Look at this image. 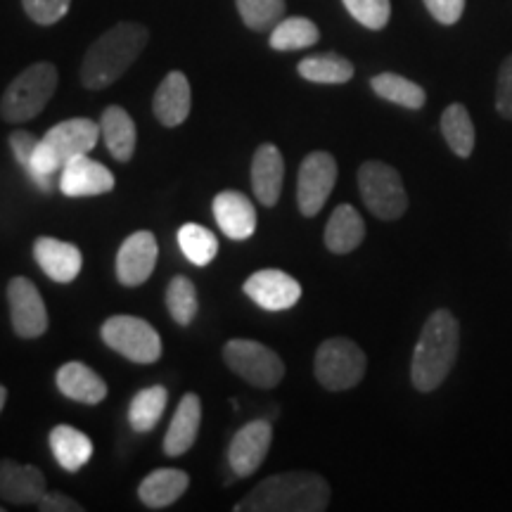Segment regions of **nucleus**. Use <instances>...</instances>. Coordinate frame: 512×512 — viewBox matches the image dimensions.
<instances>
[{"instance_id":"f257e3e1","label":"nucleus","mask_w":512,"mask_h":512,"mask_svg":"<svg viewBox=\"0 0 512 512\" xmlns=\"http://www.w3.org/2000/svg\"><path fill=\"white\" fill-rule=\"evenodd\" d=\"M330 494L328 479L316 472H283L256 484L235 512H323Z\"/></svg>"},{"instance_id":"f03ea898","label":"nucleus","mask_w":512,"mask_h":512,"mask_svg":"<svg viewBox=\"0 0 512 512\" xmlns=\"http://www.w3.org/2000/svg\"><path fill=\"white\" fill-rule=\"evenodd\" d=\"M100 140V124L93 119L76 117L55 124L38 140L34 157L24 166L29 181L41 192L53 190V176L76 157L88 155Z\"/></svg>"},{"instance_id":"7ed1b4c3","label":"nucleus","mask_w":512,"mask_h":512,"mask_svg":"<svg viewBox=\"0 0 512 512\" xmlns=\"http://www.w3.org/2000/svg\"><path fill=\"white\" fill-rule=\"evenodd\" d=\"M460 325L448 309L434 311L422 325L418 344L413 349L411 380L418 392L427 394L441 387L458 358Z\"/></svg>"},{"instance_id":"20e7f679","label":"nucleus","mask_w":512,"mask_h":512,"mask_svg":"<svg viewBox=\"0 0 512 512\" xmlns=\"http://www.w3.org/2000/svg\"><path fill=\"white\" fill-rule=\"evenodd\" d=\"M147 29L138 22H119L107 29L88 48L81 62V83L91 91H102L126 74L147 46Z\"/></svg>"},{"instance_id":"39448f33","label":"nucleus","mask_w":512,"mask_h":512,"mask_svg":"<svg viewBox=\"0 0 512 512\" xmlns=\"http://www.w3.org/2000/svg\"><path fill=\"white\" fill-rule=\"evenodd\" d=\"M57 81L60 76H57L55 64H31L5 88L3 98H0V117L8 124H24V121L38 117L55 95Z\"/></svg>"},{"instance_id":"423d86ee","label":"nucleus","mask_w":512,"mask_h":512,"mask_svg":"<svg viewBox=\"0 0 512 512\" xmlns=\"http://www.w3.org/2000/svg\"><path fill=\"white\" fill-rule=\"evenodd\" d=\"M368 358L356 342L347 337L325 339L313 358V373L328 392H347L366 377Z\"/></svg>"},{"instance_id":"0eeeda50","label":"nucleus","mask_w":512,"mask_h":512,"mask_svg":"<svg viewBox=\"0 0 512 512\" xmlns=\"http://www.w3.org/2000/svg\"><path fill=\"white\" fill-rule=\"evenodd\" d=\"M358 190H361L363 204L377 219L396 221L406 214L408 192L394 166L377 162V159L363 162L358 169Z\"/></svg>"},{"instance_id":"6e6552de","label":"nucleus","mask_w":512,"mask_h":512,"mask_svg":"<svg viewBox=\"0 0 512 512\" xmlns=\"http://www.w3.org/2000/svg\"><path fill=\"white\" fill-rule=\"evenodd\" d=\"M223 361L235 375L256 389L278 387L285 377V363L278 351L254 339H230L223 347Z\"/></svg>"},{"instance_id":"1a4fd4ad","label":"nucleus","mask_w":512,"mask_h":512,"mask_svg":"<svg viewBox=\"0 0 512 512\" xmlns=\"http://www.w3.org/2000/svg\"><path fill=\"white\" fill-rule=\"evenodd\" d=\"M102 342L128 361L150 366L162 358V339L150 323L138 316H112L100 328Z\"/></svg>"},{"instance_id":"9d476101","label":"nucleus","mask_w":512,"mask_h":512,"mask_svg":"<svg viewBox=\"0 0 512 512\" xmlns=\"http://www.w3.org/2000/svg\"><path fill=\"white\" fill-rule=\"evenodd\" d=\"M337 183V159L330 152H311L299 166L297 178V204L306 219L320 214L325 202L330 200Z\"/></svg>"},{"instance_id":"9b49d317","label":"nucleus","mask_w":512,"mask_h":512,"mask_svg":"<svg viewBox=\"0 0 512 512\" xmlns=\"http://www.w3.org/2000/svg\"><path fill=\"white\" fill-rule=\"evenodd\" d=\"M8 304L12 330L22 339H38L48 330V309L41 292L29 278H12L8 283Z\"/></svg>"},{"instance_id":"f8f14e48","label":"nucleus","mask_w":512,"mask_h":512,"mask_svg":"<svg viewBox=\"0 0 512 512\" xmlns=\"http://www.w3.org/2000/svg\"><path fill=\"white\" fill-rule=\"evenodd\" d=\"M242 290L256 306L271 313L292 309L302 299V285L290 273L278 271V268L252 273L242 285Z\"/></svg>"},{"instance_id":"ddd939ff","label":"nucleus","mask_w":512,"mask_h":512,"mask_svg":"<svg viewBox=\"0 0 512 512\" xmlns=\"http://www.w3.org/2000/svg\"><path fill=\"white\" fill-rule=\"evenodd\" d=\"M273 441V425L268 420H252L235 432L228 446V465L235 477H252L268 456Z\"/></svg>"},{"instance_id":"4468645a","label":"nucleus","mask_w":512,"mask_h":512,"mask_svg":"<svg viewBox=\"0 0 512 512\" xmlns=\"http://www.w3.org/2000/svg\"><path fill=\"white\" fill-rule=\"evenodd\" d=\"M157 238L150 230H138L121 242L117 254V278L124 287H138L150 280L157 266Z\"/></svg>"},{"instance_id":"2eb2a0df","label":"nucleus","mask_w":512,"mask_h":512,"mask_svg":"<svg viewBox=\"0 0 512 512\" xmlns=\"http://www.w3.org/2000/svg\"><path fill=\"white\" fill-rule=\"evenodd\" d=\"M62 195L72 197H98L114 190V174L105 164L95 162L88 155L76 157L62 166L60 176Z\"/></svg>"},{"instance_id":"dca6fc26","label":"nucleus","mask_w":512,"mask_h":512,"mask_svg":"<svg viewBox=\"0 0 512 512\" xmlns=\"http://www.w3.org/2000/svg\"><path fill=\"white\" fill-rule=\"evenodd\" d=\"M46 491V475L38 467L0 458V501L12 505H36Z\"/></svg>"},{"instance_id":"f3484780","label":"nucleus","mask_w":512,"mask_h":512,"mask_svg":"<svg viewBox=\"0 0 512 512\" xmlns=\"http://www.w3.org/2000/svg\"><path fill=\"white\" fill-rule=\"evenodd\" d=\"M285 181V159L278 145L264 143L254 152L252 159V190L264 207H275L280 200Z\"/></svg>"},{"instance_id":"a211bd4d","label":"nucleus","mask_w":512,"mask_h":512,"mask_svg":"<svg viewBox=\"0 0 512 512\" xmlns=\"http://www.w3.org/2000/svg\"><path fill=\"white\" fill-rule=\"evenodd\" d=\"M214 219L230 240H249L256 230L254 204L238 190H223L214 197Z\"/></svg>"},{"instance_id":"6ab92c4d","label":"nucleus","mask_w":512,"mask_h":512,"mask_svg":"<svg viewBox=\"0 0 512 512\" xmlns=\"http://www.w3.org/2000/svg\"><path fill=\"white\" fill-rule=\"evenodd\" d=\"M34 259L41 266V271L55 283H74L83 266L79 247L72 242L48 238V235L34 242Z\"/></svg>"},{"instance_id":"aec40b11","label":"nucleus","mask_w":512,"mask_h":512,"mask_svg":"<svg viewBox=\"0 0 512 512\" xmlns=\"http://www.w3.org/2000/svg\"><path fill=\"white\" fill-rule=\"evenodd\" d=\"M190 105L192 93L188 76L183 72L166 74L164 81L159 83L155 100H152V112H155L159 124H164L166 128L181 126L190 117Z\"/></svg>"},{"instance_id":"412c9836","label":"nucleus","mask_w":512,"mask_h":512,"mask_svg":"<svg viewBox=\"0 0 512 512\" xmlns=\"http://www.w3.org/2000/svg\"><path fill=\"white\" fill-rule=\"evenodd\" d=\"M202 425V401L200 396L188 392L178 403L174 418L164 437V453L169 458H178L195 446Z\"/></svg>"},{"instance_id":"4be33fe9","label":"nucleus","mask_w":512,"mask_h":512,"mask_svg":"<svg viewBox=\"0 0 512 512\" xmlns=\"http://www.w3.org/2000/svg\"><path fill=\"white\" fill-rule=\"evenodd\" d=\"M57 389L76 403H86V406H98L107 399V382L95 373L93 368H88L86 363L69 361L57 370L55 375Z\"/></svg>"},{"instance_id":"5701e85b","label":"nucleus","mask_w":512,"mask_h":512,"mask_svg":"<svg viewBox=\"0 0 512 512\" xmlns=\"http://www.w3.org/2000/svg\"><path fill=\"white\" fill-rule=\"evenodd\" d=\"M100 138L105 140L110 155L121 164L131 162L133 155H136V143H138L136 121H133V117L124 110V107L110 105L105 112H102Z\"/></svg>"},{"instance_id":"b1692460","label":"nucleus","mask_w":512,"mask_h":512,"mask_svg":"<svg viewBox=\"0 0 512 512\" xmlns=\"http://www.w3.org/2000/svg\"><path fill=\"white\" fill-rule=\"evenodd\" d=\"M190 486L188 472L176 470V467H162V470L150 472L138 486V498L145 508L164 510L183 498Z\"/></svg>"},{"instance_id":"393cba45","label":"nucleus","mask_w":512,"mask_h":512,"mask_svg":"<svg viewBox=\"0 0 512 512\" xmlns=\"http://www.w3.org/2000/svg\"><path fill=\"white\" fill-rule=\"evenodd\" d=\"M363 238H366V223L361 214L351 204H339L325 226V247L332 254H349L361 247Z\"/></svg>"},{"instance_id":"a878e982","label":"nucleus","mask_w":512,"mask_h":512,"mask_svg":"<svg viewBox=\"0 0 512 512\" xmlns=\"http://www.w3.org/2000/svg\"><path fill=\"white\" fill-rule=\"evenodd\" d=\"M48 444L57 465L67 472H79L83 465H88V460L93 456V441L88 439V434H83L72 425L53 427Z\"/></svg>"},{"instance_id":"bb28decb","label":"nucleus","mask_w":512,"mask_h":512,"mask_svg":"<svg viewBox=\"0 0 512 512\" xmlns=\"http://www.w3.org/2000/svg\"><path fill=\"white\" fill-rule=\"evenodd\" d=\"M441 136L453 150V155H458L460 159H467L475 152V124H472V117L465 105L453 102V105L446 107L444 114H441Z\"/></svg>"},{"instance_id":"cd10ccee","label":"nucleus","mask_w":512,"mask_h":512,"mask_svg":"<svg viewBox=\"0 0 512 512\" xmlns=\"http://www.w3.org/2000/svg\"><path fill=\"white\" fill-rule=\"evenodd\" d=\"M297 72L302 79L311 83H325V86H342L354 79V64L347 57L337 53H320L304 57Z\"/></svg>"},{"instance_id":"c85d7f7f","label":"nucleus","mask_w":512,"mask_h":512,"mask_svg":"<svg viewBox=\"0 0 512 512\" xmlns=\"http://www.w3.org/2000/svg\"><path fill=\"white\" fill-rule=\"evenodd\" d=\"M370 86H373V91L380 95L382 100L394 102V105L406 107V110H422L427 102L425 88L401 74H392V72L377 74L370 79Z\"/></svg>"},{"instance_id":"c756f323","label":"nucleus","mask_w":512,"mask_h":512,"mask_svg":"<svg viewBox=\"0 0 512 512\" xmlns=\"http://www.w3.org/2000/svg\"><path fill=\"white\" fill-rule=\"evenodd\" d=\"M166 403H169V392H166L162 384L140 389V392L133 396L131 406H128V422H131L133 432L145 434L155 430L157 422L162 420V415L166 411Z\"/></svg>"},{"instance_id":"7c9ffc66","label":"nucleus","mask_w":512,"mask_h":512,"mask_svg":"<svg viewBox=\"0 0 512 512\" xmlns=\"http://www.w3.org/2000/svg\"><path fill=\"white\" fill-rule=\"evenodd\" d=\"M320 41V29L309 17H283L271 29V48L280 53H292V50H304L316 46Z\"/></svg>"},{"instance_id":"2f4dec72","label":"nucleus","mask_w":512,"mask_h":512,"mask_svg":"<svg viewBox=\"0 0 512 512\" xmlns=\"http://www.w3.org/2000/svg\"><path fill=\"white\" fill-rule=\"evenodd\" d=\"M178 247H181L185 259L195 266H209L219 254L216 235L209 228L200 226V223H185L178 230Z\"/></svg>"},{"instance_id":"473e14b6","label":"nucleus","mask_w":512,"mask_h":512,"mask_svg":"<svg viewBox=\"0 0 512 512\" xmlns=\"http://www.w3.org/2000/svg\"><path fill=\"white\" fill-rule=\"evenodd\" d=\"M166 309H169L174 323L181 325V328H188L195 320L197 311H200V302H197V287L190 278H185V275L171 278L169 287H166Z\"/></svg>"},{"instance_id":"72a5a7b5","label":"nucleus","mask_w":512,"mask_h":512,"mask_svg":"<svg viewBox=\"0 0 512 512\" xmlns=\"http://www.w3.org/2000/svg\"><path fill=\"white\" fill-rule=\"evenodd\" d=\"M247 29L268 31L285 17V0H235Z\"/></svg>"},{"instance_id":"f704fd0d","label":"nucleus","mask_w":512,"mask_h":512,"mask_svg":"<svg viewBox=\"0 0 512 512\" xmlns=\"http://www.w3.org/2000/svg\"><path fill=\"white\" fill-rule=\"evenodd\" d=\"M342 3L358 24L373 31L387 27L389 17H392V3L389 0H342Z\"/></svg>"},{"instance_id":"c9c22d12","label":"nucleus","mask_w":512,"mask_h":512,"mask_svg":"<svg viewBox=\"0 0 512 512\" xmlns=\"http://www.w3.org/2000/svg\"><path fill=\"white\" fill-rule=\"evenodd\" d=\"M69 5L72 0H22L24 12L38 27H50V24L60 22L69 12Z\"/></svg>"},{"instance_id":"e433bc0d","label":"nucleus","mask_w":512,"mask_h":512,"mask_svg":"<svg viewBox=\"0 0 512 512\" xmlns=\"http://www.w3.org/2000/svg\"><path fill=\"white\" fill-rule=\"evenodd\" d=\"M496 110L503 119L512 121V55H508L501 64L496 86Z\"/></svg>"},{"instance_id":"4c0bfd02","label":"nucleus","mask_w":512,"mask_h":512,"mask_svg":"<svg viewBox=\"0 0 512 512\" xmlns=\"http://www.w3.org/2000/svg\"><path fill=\"white\" fill-rule=\"evenodd\" d=\"M425 8L430 10V15L437 19L444 27H451L456 24L460 17H463L465 0H425Z\"/></svg>"},{"instance_id":"58836bf2","label":"nucleus","mask_w":512,"mask_h":512,"mask_svg":"<svg viewBox=\"0 0 512 512\" xmlns=\"http://www.w3.org/2000/svg\"><path fill=\"white\" fill-rule=\"evenodd\" d=\"M38 140H41V138H36L34 133H29V131H12L10 133V140H8L10 150H12V155H15L19 164L27 166L31 162Z\"/></svg>"},{"instance_id":"ea45409f","label":"nucleus","mask_w":512,"mask_h":512,"mask_svg":"<svg viewBox=\"0 0 512 512\" xmlns=\"http://www.w3.org/2000/svg\"><path fill=\"white\" fill-rule=\"evenodd\" d=\"M36 508L41 512H83L81 503H76L74 498L60 494V491H46L41 501L36 503Z\"/></svg>"},{"instance_id":"a19ab883","label":"nucleus","mask_w":512,"mask_h":512,"mask_svg":"<svg viewBox=\"0 0 512 512\" xmlns=\"http://www.w3.org/2000/svg\"><path fill=\"white\" fill-rule=\"evenodd\" d=\"M5 401H8V389H5L3 384H0V413H3V408H5Z\"/></svg>"},{"instance_id":"79ce46f5","label":"nucleus","mask_w":512,"mask_h":512,"mask_svg":"<svg viewBox=\"0 0 512 512\" xmlns=\"http://www.w3.org/2000/svg\"><path fill=\"white\" fill-rule=\"evenodd\" d=\"M3 510H5V508H3V505H0V512H3Z\"/></svg>"}]
</instances>
